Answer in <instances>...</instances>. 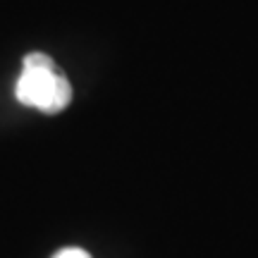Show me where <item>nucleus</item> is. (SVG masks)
Returning <instances> with one entry per match:
<instances>
[{
	"mask_svg": "<svg viewBox=\"0 0 258 258\" xmlns=\"http://www.w3.org/2000/svg\"><path fill=\"white\" fill-rule=\"evenodd\" d=\"M22 64L24 67L15 86V96L22 105L36 108L46 115H55L72 103V84L57 70L50 55L29 53Z\"/></svg>",
	"mask_w": 258,
	"mask_h": 258,
	"instance_id": "obj_1",
	"label": "nucleus"
},
{
	"mask_svg": "<svg viewBox=\"0 0 258 258\" xmlns=\"http://www.w3.org/2000/svg\"><path fill=\"white\" fill-rule=\"evenodd\" d=\"M53 258H91L84 249H77V246H67V249H60Z\"/></svg>",
	"mask_w": 258,
	"mask_h": 258,
	"instance_id": "obj_2",
	"label": "nucleus"
}]
</instances>
